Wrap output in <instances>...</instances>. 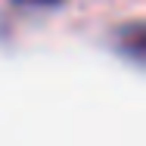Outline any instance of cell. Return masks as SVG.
<instances>
[{
    "label": "cell",
    "mask_w": 146,
    "mask_h": 146,
    "mask_svg": "<svg viewBox=\"0 0 146 146\" xmlns=\"http://www.w3.org/2000/svg\"><path fill=\"white\" fill-rule=\"evenodd\" d=\"M118 50L124 56H131L134 65H143V53H146V28L143 22H131L118 31Z\"/></svg>",
    "instance_id": "obj_1"
},
{
    "label": "cell",
    "mask_w": 146,
    "mask_h": 146,
    "mask_svg": "<svg viewBox=\"0 0 146 146\" xmlns=\"http://www.w3.org/2000/svg\"><path fill=\"white\" fill-rule=\"evenodd\" d=\"M16 3H25V6H53V3H62V0H16Z\"/></svg>",
    "instance_id": "obj_2"
}]
</instances>
